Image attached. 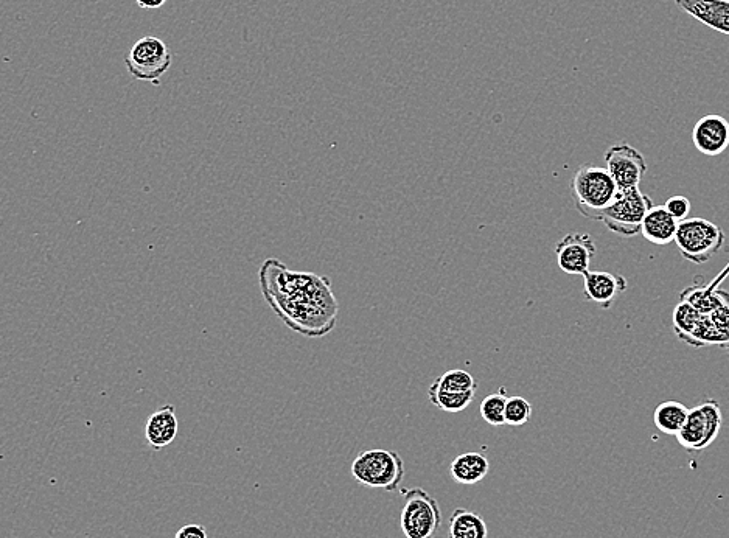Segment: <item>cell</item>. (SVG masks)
<instances>
[{
  "mask_svg": "<svg viewBox=\"0 0 729 538\" xmlns=\"http://www.w3.org/2000/svg\"><path fill=\"white\" fill-rule=\"evenodd\" d=\"M260 290L288 329L307 338H322L336 327L339 304L328 277L293 271L269 257L259 269Z\"/></svg>",
  "mask_w": 729,
  "mask_h": 538,
  "instance_id": "1",
  "label": "cell"
},
{
  "mask_svg": "<svg viewBox=\"0 0 729 538\" xmlns=\"http://www.w3.org/2000/svg\"><path fill=\"white\" fill-rule=\"evenodd\" d=\"M571 193L579 214L588 220L600 221L605 210L616 200L619 187L607 167L582 165L574 173Z\"/></svg>",
  "mask_w": 729,
  "mask_h": 538,
  "instance_id": "2",
  "label": "cell"
},
{
  "mask_svg": "<svg viewBox=\"0 0 729 538\" xmlns=\"http://www.w3.org/2000/svg\"><path fill=\"white\" fill-rule=\"evenodd\" d=\"M352 476L361 486L397 492L405 478V461L397 451H363L352 462Z\"/></svg>",
  "mask_w": 729,
  "mask_h": 538,
  "instance_id": "3",
  "label": "cell"
},
{
  "mask_svg": "<svg viewBox=\"0 0 729 538\" xmlns=\"http://www.w3.org/2000/svg\"><path fill=\"white\" fill-rule=\"evenodd\" d=\"M725 242L723 229L705 218H688L678 224L675 245L681 257L694 265H705Z\"/></svg>",
  "mask_w": 729,
  "mask_h": 538,
  "instance_id": "4",
  "label": "cell"
},
{
  "mask_svg": "<svg viewBox=\"0 0 729 538\" xmlns=\"http://www.w3.org/2000/svg\"><path fill=\"white\" fill-rule=\"evenodd\" d=\"M405 506L402 509L403 535L406 538H434L442 526V511L436 498L420 487L403 489Z\"/></svg>",
  "mask_w": 729,
  "mask_h": 538,
  "instance_id": "5",
  "label": "cell"
},
{
  "mask_svg": "<svg viewBox=\"0 0 729 538\" xmlns=\"http://www.w3.org/2000/svg\"><path fill=\"white\" fill-rule=\"evenodd\" d=\"M652 207V200L641 190H619L616 200L605 210L600 221L619 237H635L641 234L642 221Z\"/></svg>",
  "mask_w": 729,
  "mask_h": 538,
  "instance_id": "6",
  "label": "cell"
},
{
  "mask_svg": "<svg viewBox=\"0 0 729 538\" xmlns=\"http://www.w3.org/2000/svg\"><path fill=\"white\" fill-rule=\"evenodd\" d=\"M173 63L170 49L156 36H144L131 47L125 66L131 77L145 83L159 84Z\"/></svg>",
  "mask_w": 729,
  "mask_h": 538,
  "instance_id": "7",
  "label": "cell"
},
{
  "mask_svg": "<svg viewBox=\"0 0 729 538\" xmlns=\"http://www.w3.org/2000/svg\"><path fill=\"white\" fill-rule=\"evenodd\" d=\"M723 425L722 408L716 400H706L702 405L689 409V416L677 441L684 450L702 451L711 447L719 437Z\"/></svg>",
  "mask_w": 729,
  "mask_h": 538,
  "instance_id": "8",
  "label": "cell"
},
{
  "mask_svg": "<svg viewBox=\"0 0 729 538\" xmlns=\"http://www.w3.org/2000/svg\"><path fill=\"white\" fill-rule=\"evenodd\" d=\"M605 164L619 190L639 189L647 173L644 154L628 144H616L605 153Z\"/></svg>",
  "mask_w": 729,
  "mask_h": 538,
  "instance_id": "9",
  "label": "cell"
},
{
  "mask_svg": "<svg viewBox=\"0 0 729 538\" xmlns=\"http://www.w3.org/2000/svg\"><path fill=\"white\" fill-rule=\"evenodd\" d=\"M596 243L588 234H566L555 246L557 263L563 273L583 276L590 271L591 259L596 256Z\"/></svg>",
  "mask_w": 729,
  "mask_h": 538,
  "instance_id": "10",
  "label": "cell"
},
{
  "mask_svg": "<svg viewBox=\"0 0 729 538\" xmlns=\"http://www.w3.org/2000/svg\"><path fill=\"white\" fill-rule=\"evenodd\" d=\"M692 144L708 158H716L729 147V122L725 117L709 114L695 123Z\"/></svg>",
  "mask_w": 729,
  "mask_h": 538,
  "instance_id": "11",
  "label": "cell"
},
{
  "mask_svg": "<svg viewBox=\"0 0 729 538\" xmlns=\"http://www.w3.org/2000/svg\"><path fill=\"white\" fill-rule=\"evenodd\" d=\"M627 287V279L619 274L608 271H586L583 274L586 301L594 302L605 310L613 305L619 294L624 293Z\"/></svg>",
  "mask_w": 729,
  "mask_h": 538,
  "instance_id": "12",
  "label": "cell"
},
{
  "mask_svg": "<svg viewBox=\"0 0 729 538\" xmlns=\"http://www.w3.org/2000/svg\"><path fill=\"white\" fill-rule=\"evenodd\" d=\"M675 5L700 24L729 36V0H675Z\"/></svg>",
  "mask_w": 729,
  "mask_h": 538,
  "instance_id": "13",
  "label": "cell"
},
{
  "mask_svg": "<svg viewBox=\"0 0 729 538\" xmlns=\"http://www.w3.org/2000/svg\"><path fill=\"white\" fill-rule=\"evenodd\" d=\"M178 430L179 423L175 406L164 405L148 417L147 425H145V439L153 450L159 451L175 441Z\"/></svg>",
  "mask_w": 729,
  "mask_h": 538,
  "instance_id": "14",
  "label": "cell"
},
{
  "mask_svg": "<svg viewBox=\"0 0 729 538\" xmlns=\"http://www.w3.org/2000/svg\"><path fill=\"white\" fill-rule=\"evenodd\" d=\"M678 221L667 212L664 206H653L642 221L641 234L652 245L666 246L675 242Z\"/></svg>",
  "mask_w": 729,
  "mask_h": 538,
  "instance_id": "15",
  "label": "cell"
},
{
  "mask_svg": "<svg viewBox=\"0 0 729 538\" xmlns=\"http://www.w3.org/2000/svg\"><path fill=\"white\" fill-rule=\"evenodd\" d=\"M489 472V459L476 451L462 453V455L456 456L450 464V476L454 483L465 484V486L481 483Z\"/></svg>",
  "mask_w": 729,
  "mask_h": 538,
  "instance_id": "16",
  "label": "cell"
},
{
  "mask_svg": "<svg viewBox=\"0 0 729 538\" xmlns=\"http://www.w3.org/2000/svg\"><path fill=\"white\" fill-rule=\"evenodd\" d=\"M448 538H489V528L481 515L459 507L451 515Z\"/></svg>",
  "mask_w": 729,
  "mask_h": 538,
  "instance_id": "17",
  "label": "cell"
},
{
  "mask_svg": "<svg viewBox=\"0 0 729 538\" xmlns=\"http://www.w3.org/2000/svg\"><path fill=\"white\" fill-rule=\"evenodd\" d=\"M688 416V406L675 402V400H669V402H663L656 406L655 413H653V422H655V427L661 433L677 436L681 428L684 427L686 420H688Z\"/></svg>",
  "mask_w": 729,
  "mask_h": 538,
  "instance_id": "18",
  "label": "cell"
},
{
  "mask_svg": "<svg viewBox=\"0 0 729 538\" xmlns=\"http://www.w3.org/2000/svg\"><path fill=\"white\" fill-rule=\"evenodd\" d=\"M680 301L688 302L689 305L700 311L703 315H709L712 311L716 310L720 304H722V297H720L719 290L714 293H709L706 290V285L697 282L692 287L686 288L681 291Z\"/></svg>",
  "mask_w": 729,
  "mask_h": 538,
  "instance_id": "19",
  "label": "cell"
},
{
  "mask_svg": "<svg viewBox=\"0 0 729 538\" xmlns=\"http://www.w3.org/2000/svg\"><path fill=\"white\" fill-rule=\"evenodd\" d=\"M430 389L445 392L478 391V381L464 369H451L437 377Z\"/></svg>",
  "mask_w": 729,
  "mask_h": 538,
  "instance_id": "20",
  "label": "cell"
},
{
  "mask_svg": "<svg viewBox=\"0 0 729 538\" xmlns=\"http://www.w3.org/2000/svg\"><path fill=\"white\" fill-rule=\"evenodd\" d=\"M476 391L468 392H445V391H428V399L437 408L442 409L445 413H461L471 405L475 400Z\"/></svg>",
  "mask_w": 729,
  "mask_h": 538,
  "instance_id": "21",
  "label": "cell"
},
{
  "mask_svg": "<svg viewBox=\"0 0 729 538\" xmlns=\"http://www.w3.org/2000/svg\"><path fill=\"white\" fill-rule=\"evenodd\" d=\"M509 397L506 395V391L501 389L495 394H490L482 400L479 411H481L482 419L485 422L492 425V427H503L506 425V406Z\"/></svg>",
  "mask_w": 729,
  "mask_h": 538,
  "instance_id": "22",
  "label": "cell"
},
{
  "mask_svg": "<svg viewBox=\"0 0 729 538\" xmlns=\"http://www.w3.org/2000/svg\"><path fill=\"white\" fill-rule=\"evenodd\" d=\"M532 417V405L529 400L513 395L507 400L506 425L510 427H523Z\"/></svg>",
  "mask_w": 729,
  "mask_h": 538,
  "instance_id": "23",
  "label": "cell"
},
{
  "mask_svg": "<svg viewBox=\"0 0 729 538\" xmlns=\"http://www.w3.org/2000/svg\"><path fill=\"white\" fill-rule=\"evenodd\" d=\"M719 293L722 297V304L712 313H709V316H711L712 322L716 324L717 330H719L720 347L729 352V293L720 290V288Z\"/></svg>",
  "mask_w": 729,
  "mask_h": 538,
  "instance_id": "24",
  "label": "cell"
},
{
  "mask_svg": "<svg viewBox=\"0 0 729 538\" xmlns=\"http://www.w3.org/2000/svg\"><path fill=\"white\" fill-rule=\"evenodd\" d=\"M664 207H666L667 212H669V214L672 215L678 223H681V221L688 220L689 214H691L692 203L689 201V198H686V196L675 195L667 200Z\"/></svg>",
  "mask_w": 729,
  "mask_h": 538,
  "instance_id": "25",
  "label": "cell"
},
{
  "mask_svg": "<svg viewBox=\"0 0 729 538\" xmlns=\"http://www.w3.org/2000/svg\"><path fill=\"white\" fill-rule=\"evenodd\" d=\"M175 538H209V534L204 526L185 525L176 532Z\"/></svg>",
  "mask_w": 729,
  "mask_h": 538,
  "instance_id": "26",
  "label": "cell"
},
{
  "mask_svg": "<svg viewBox=\"0 0 729 538\" xmlns=\"http://www.w3.org/2000/svg\"><path fill=\"white\" fill-rule=\"evenodd\" d=\"M729 276V263L725 266V268L720 271L719 274H717L714 279L711 280V282L706 285V290L709 291V293H714V291L719 290L720 285H722L723 282H725L726 279H728Z\"/></svg>",
  "mask_w": 729,
  "mask_h": 538,
  "instance_id": "27",
  "label": "cell"
},
{
  "mask_svg": "<svg viewBox=\"0 0 729 538\" xmlns=\"http://www.w3.org/2000/svg\"><path fill=\"white\" fill-rule=\"evenodd\" d=\"M134 2L145 10H156V8L164 7L168 0H134Z\"/></svg>",
  "mask_w": 729,
  "mask_h": 538,
  "instance_id": "28",
  "label": "cell"
}]
</instances>
